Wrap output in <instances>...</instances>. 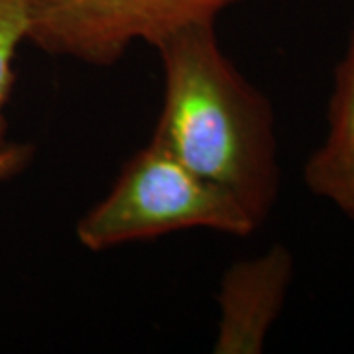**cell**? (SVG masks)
Here are the masks:
<instances>
[{
	"mask_svg": "<svg viewBox=\"0 0 354 354\" xmlns=\"http://www.w3.org/2000/svg\"><path fill=\"white\" fill-rule=\"evenodd\" d=\"M153 48L164 69V102L152 138L228 191L262 227L281 181L270 99L221 50L215 24L185 28Z\"/></svg>",
	"mask_w": 354,
	"mask_h": 354,
	"instance_id": "cell-1",
	"label": "cell"
},
{
	"mask_svg": "<svg viewBox=\"0 0 354 354\" xmlns=\"http://www.w3.org/2000/svg\"><path fill=\"white\" fill-rule=\"evenodd\" d=\"M187 228L246 239L258 223L228 191L193 174L158 140L122 165L109 195L77 223V241L91 252L152 241Z\"/></svg>",
	"mask_w": 354,
	"mask_h": 354,
	"instance_id": "cell-2",
	"label": "cell"
},
{
	"mask_svg": "<svg viewBox=\"0 0 354 354\" xmlns=\"http://www.w3.org/2000/svg\"><path fill=\"white\" fill-rule=\"evenodd\" d=\"M242 2L254 0H30L28 39L50 55L109 67L134 41L153 48L185 28L215 24Z\"/></svg>",
	"mask_w": 354,
	"mask_h": 354,
	"instance_id": "cell-3",
	"label": "cell"
},
{
	"mask_svg": "<svg viewBox=\"0 0 354 354\" xmlns=\"http://www.w3.org/2000/svg\"><path fill=\"white\" fill-rule=\"evenodd\" d=\"M293 270V254L281 244L228 268L218 291L216 354L264 351L266 337L288 299Z\"/></svg>",
	"mask_w": 354,
	"mask_h": 354,
	"instance_id": "cell-4",
	"label": "cell"
},
{
	"mask_svg": "<svg viewBox=\"0 0 354 354\" xmlns=\"http://www.w3.org/2000/svg\"><path fill=\"white\" fill-rule=\"evenodd\" d=\"M327 118V136L307 158L304 181L313 195L333 203L354 223V28L335 67Z\"/></svg>",
	"mask_w": 354,
	"mask_h": 354,
	"instance_id": "cell-5",
	"label": "cell"
},
{
	"mask_svg": "<svg viewBox=\"0 0 354 354\" xmlns=\"http://www.w3.org/2000/svg\"><path fill=\"white\" fill-rule=\"evenodd\" d=\"M30 32V0H0V146L6 142V102L14 85V57Z\"/></svg>",
	"mask_w": 354,
	"mask_h": 354,
	"instance_id": "cell-6",
	"label": "cell"
},
{
	"mask_svg": "<svg viewBox=\"0 0 354 354\" xmlns=\"http://www.w3.org/2000/svg\"><path fill=\"white\" fill-rule=\"evenodd\" d=\"M34 158L32 144H4L0 146V183L22 174Z\"/></svg>",
	"mask_w": 354,
	"mask_h": 354,
	"instance_id": "cell-7",
	"label": "cell"
}]
</instances>
